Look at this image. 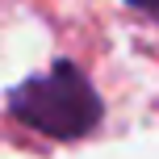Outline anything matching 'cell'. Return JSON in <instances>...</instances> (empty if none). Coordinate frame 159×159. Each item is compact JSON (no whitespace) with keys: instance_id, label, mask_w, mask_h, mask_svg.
I'll list each match as a JSON object with an SVG mask.
<instances>
[{"instance_id":"obj_1","label":"cell","mask_w":159,"mask_h":159,"mask_svg":"<svg viewBox=\"0 0 159 159\" xmlns=\"http://www.w3.org/2000/svg\"><path fill=\"white\" fill-rule=\"evenodd\" d=\"M8 105L30 130L50 138H80L101 121V96L71 63H55L46 75L25 80L21 88H13Z\"/></svg>"},{"instance_id":"obj_2","label":"cell","mask_w":159,"mask_h":159,"mask_svg":"<svg viewBox=\"0 0 159 159\" xmlns=\"http://www.w3.org/2000/svg\"><path fill=\"white\" fill-rule=\"evenodd\" d=\"M126 4H134V8H143L147 17H155V21H159V0H126Z\"/></svg>"}]
</instances>
